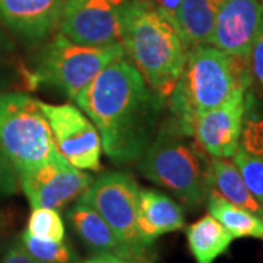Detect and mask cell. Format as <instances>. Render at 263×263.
Wrapping results in <instances>:
<instances>
[{
    "instance_id": "26",
    "label": "cell",
    "mask_w": 263,
    "mask_h": 263,
    "mask_svg": "<svg viewBox=\"0 0 263 263\" xmlns=\"http://www.w3.org/2000/svg\"><path fill=\"white\" fill-rule=\"evenodd\" d=\"M13 227V218L9 212H0V257L9 245V237Z\"/></svg>"
},
{
    "instance_id": "15",
    "label": "cell",
    "mask_w": 263,
    "mask_h": 263,
    "mask_svg": "<svg viewBox=\"0 0 263 263\" xmlns=\"http://www.w3.org/2000/svg\"><path fill=\"white\" fill-rule=\"evenodd\" d=\"M66 216L75 234L92 253L117 254L132 260L130 254L119 241L105 219L89 205L76 200Z\"/></svg>"
},
{
    "instance_id": "2",
    "label": "cell",
    "mask_w": 263,
    "mask_h": 263,
    "mask_svg": "<svg viewBox=\"0 0 263 263\" xmlns=\"http://www.w3.org/2000/svg\"><path fill=\"white\" fill-rule=\"evenodd\" d=\"M120 43L146 84L168 98L189 54L176 19L152 0H126Z\"/></svg>"
},
{
    "instance_id": "5",
    "label": "cell",
    "mask_w": 263,
    "mask_h": 263,
    "mask_svg": "<svg viewBox=\"0 0 263 263\" xmlns=\"http://www.w3.org/2000/svg\"><path fill=\"white\" fill-rule=\"evenodd\" d=\"M183 136L186 135L176 126L154 136L141 157V171L187 206L199 208L206 202L211 190L209 168H205L196 146Z\"/></svg>"
},
{
    "instance_id": "22",
    "label": "cell",
    "mask_w": 263,
    "mask_h": 263,
    "mask_svg": "<svg viewBox=\"0 0 263 263\" xmlns=\"http://www.w3.org/2000/svg\"><path fill=\"white\" fill-rule=\"evenodd\" d=\"M25 231L41 240L63 241L66 237L65 222L59 211L51 208H34Z\"/></svg>"
},
{
    "instance_id": "16",
    "label": "cell",
    "mask_w": 263,
    "mask_h": 263,
    "mask_svg": "<svg viewBox=\"0 0 263 263\" xmlns=\"http://www.w3.org/2000/svg\"><path fill=\"white\" fill-rule=\"evenodd\" d=\"M222 3L224 0H180L174 18L189 50L211 44Z\"/></svg>"
},
{
    "instance_id": "10",
    "label": "cell",
    "mask_w": 263,
    "mask_h": 263,
    "mask_svg": "<svg viewBox=\"0 0 263 263\" xmlns=\"http://www.w3.org/2000/svg\"><path fill=\"white\" fill-rule=\"evenodd\" d=\"M91 174L72 167L67 161L48 162L18 174V181L31 208L60 209L78 200L92 183Z\"/></svg>"
},
{
    "instance_id": "20",
    "label": "cell",
    "mask_w": 263,
    "mask_h": 263,
    "mask_svg": "<svg viewBox=\"0 0 263 263\" xmlns=\"http://www.w3.org/2000/svg\"><path fill=\"white\" fill-rule=\"evenodd\" d=\"M19 243L25 249V252L31 254L35 260L41 263H78L79 257L76 252L63 241L54 240H41L28 231H22L18 237Z\"/></svg>"
},
{
    "instance_id": "18",
    "label": "cell",
    "mask_w": 263,
    "mask_h": 263,
    "mask_svg": "<svg viewBox=\"0 0 263 263\" xmlns=\"http://www.w3.org/2000/svg\"><path fill=\"white\" fill-rule=\"evenodd\" d=\"M209 186L211 190L221 195L228 202L247 209L263 219V205L250 193L240 171L230 158L212 157L209 167Z\"/></svg>"
},
{
    "instance_id": "7",
    "label": "cell",
    "mask_w": 263,
    "mask_h": 263,
    "mask_svg": "<svg viewBox=\"0 0 263 263\" xmlns=\"http://www.w3.org/2000/svg\"><path fill=\"white\" fill-rule=\"evenodd\" d=\"M139 184L124 171H108L88 186L78 200L95 209L113 230L135 263H146L148 247L138 234Z\"/></svg>"
},
{
    "instance_id": "6",
    "label": "cell",
    "mask_w": 263,
    "mask_h": 263,
    "mask_svg": "<svg viewBox=\"0 0 263 263\" xmlns=\"http://www.w3.org/2000/svg\"><path fill=\"white\" fill-rule=\"evenodd\" d=\"M123 57L126 51L122 43L103 47L82 46L59 32L41 50L34 76L75 100L103 69Z\"/></svg>"
},
{
    "instance_id": "24",
    "label": "cell",
    "mask_w": 263,
    "mask_h": 263,
    "mask_svg": "<svg viewBox=\"0 0 263 263\" xmlns=\"http://www.w3.org/2000/svg\"><path fill=\"white\" fill-rule=\"evenodd\" d=\"M0 263H41L35 260L31 254L25 252V249L19 243V240L10 241L8 247L0 257Z\"/></svg>"
},
{
    "instance_id": "28",
    "label": "cell",
    "mask_w": 263,
    "mask_h": 263,
    "mask_svg": "<svg viewBox=\"0 0 263 263\" xmlns=\"http://www.w3.org/2000/svg\"><path fill=\"white\" fill-rule=\"evenodd\" d=\"M0 43H2V32H0ZM0 50H2V47H0Z\"/></svg>"
},
{
    "instance_id": "13",
    "label": "cell",
    "mask_w": 263,
    "mask_h": 263,
    "mask_svg": "<svg viewBox=\"0 0 263 263\" xmlns=\"http://www.w3.org/2000/svg\"><path fill=\"white\" fill-rule=\"evenodd\" d=\"M65 0H0V19L19 38L38 43L59 27Z\"/></svg>"
},
{
    "instance_id": "3",
    "label": "cell",
    "mask_w": 263,
    "mask_h": 263,
    "mask_svg": "<svg viewBox=\"0 0 263 263\" xmlns=\"http://www.w3.org/2000/svg\"><path fill=\"white\" fill-rule=\"evenodd\" d=\"M249 59L230 56L211 44L189 50L177 84L170 95L176 127L193 136L196 120L222 104L240 86L250 84Z\"/></svg>"
},
{
    "instance_id": "25",
    "label": "cell",
    "mask_w": 263,
    "mask_h": 263,
    "mask_svg": "<svg viewBox=\"0 0 263 263\" xmlns=\"http://www.w3.org/2000/svg\"><path fill=\"white\" fill-rule=\"evenodd\" d=\"M16 180H18L16 171L0 149V195L13 192Z\"/></svg>"
},
{
    "instance_id": "14",
    "label": "cell",
    "mask_w": 263,
    "mask_h": 263,
    "mask_svg": "<svg viewBox=\"0 0 263 263\" xmlns=\"http://www.w3.org/2000/svg\"><path fill=\"white\" fill-rule=\"evenodd\" d=\"M138 234L149 249L160 237L184 227V212L177 202L152 189H139L138 195Z\"/></svg>"
},
{
    "instance_id": "8",
    "label": "cell",
    "mask_w": 263,
    "mask_h": 263,
    "mask_svg": "<svg viewBox=\"0 0 263 263\" xmlns=\"http://www.w3.org/2000/svg\"><path fill=\"white\" fill-rule=\"evenodd\" d=\"M47 117L57 151L72 167L97 171L101 165L103 145L92 120L73 104L40 101Z\"/></svg>"
},
{
    "instance_id": "23",
    "label": "cell",
    "mask_w": 263,
    "mask_h": 263,
    "mask_svg": "<svg viewBox=\"0 0 263 263\" xmlns=\"http://www.w3.org/2000/svg\"><path fill=\"white\" fill-rule=\"evenodd\" d=\"M249 67L250 73L256 79V82L260 85L263 91V22L257 35L254 38L253 46L249 54Z\"/></svg>"
},
{
    "instance_id": "11",
    "label": "cell",
    "mask_w": 263,
    "mask_h": 263,
    "mask_svg": "<svg viewBox=\"0 0 263 263\" xmlns=\"http://www.w3.org/2000/svg\"><path fill=\"white\" fill-rule=\"evenodd\" d=\"M247 86L237 88L226 101L203 113L195 123L193 136L202 149L215 158H231L240 146Z\"/></svg>"
},
{
    "instance_id": "1",
    "label": "cell",
    "mask_w": 263,
    "mask_h": 263,
    "mask_svg": "<svg viewBox=\"0 0 263 263\" xmlns=\"http://www.w3.org/2000/svg\"><path fill=\"white\" fill-rule=\"evenodd\" d=\"M95 124L104 154L114 162L141 160L155 136L161 98L124 57L100 72L75 98Z\"/></svg>"
},
{
    "instance_id": "9",
    "label": "cell",
    "mask_w": 263,
    "mask_h": 263,
    "mask_svg": "<svg viewBox=\"0 0 263 263\" xmlns=\"http://www.w3.org/2000/svg\"><path fill=\"white\" fill-rule=\"evenodd\" d=\"M126 0H65L60 34L70 41L103 47L120 43L122 9Z\"/></svg>"
},
{
    "instance_id": "19",
    "label": "cell",
    "mask_w": 263,
    "mask_h": 263,
    "mask_svg": "<svg viewBox=\"0 0 263 263\" xmlns=\"http://www.w3.org/2000/svg\"><path fill=\"white\" fill-rule=\"evenodd\" d=\"M209 214L216 218L235 238H256L263 241V219L253 212L237 206L227 199L209 190L206 197Z\"/></svg>"
},
{
    "instance_id": "4",
    "label": "cell",
    "mask_w": 263,
    "mask_h": 263,
    "mask_svg": "<svg viewBox=\"0 0 263 263\" xmlns=\"http://www.w3.org/2000/svg\"><path fill=\"white\" fill-rule=\"evenodd\" d=\"M0 149L16 174L66 161L40 101L24 92L0 94Z\"/></svg>"
},
{
    "instance_id": "27",
    "label": "cell",
    "mask_w": 263,
    "mask_h": 263,
    "mask_svg": "<svg viewBox=\"0 0 263 263\" xmlns=\"http://www.w3.org/2000/svg\"><path fill=\"white\" fill-rule=\"evenodd\" d=\"M82 263H135L129 260V259H124L122 256H117V254L111 253H97L92 257L86 259Z\"/></svg>"
},
{
    "instance_id": "17",
    "label": "cell",
    "mask_w": 263,
    "mask_h": 263,
    "mask_svg": "<svg viewBox=\"0 0 263 263\" xmlns=\"http://www.w3.org/2000/svg\"><path fill=\"white\" fill-rule=\"evenodd\" d=\"M186 240L195 262L215 263L230 250L234 237L216 218L208 214L186 228Z\"/></svg>"
},
{
    "instance_id": "21",
    "label": "cell",
    "mask_w": 263,
    "mask_h": 263,
    "mask_svg": "<svg viewBox=\"0 0 263 263\" xmlns=\"http://www.w3.org/2000/svg\"><path fill=\"white\" fill-rule=\"evenodd\" d=\"M231 158L250 193L263 205V155L238 146Z\"/></svg>"
},
{
    "instance_id": "12",
    "label": "cell",
    "mask_w": 263,
    "mask_h": 263,
    "mask_svg": "<svg viewBox=\"0 0 263 263\" xmlns=\"http://www.w3.org/2000/svg\"><path fill=\"white\" fill-rule=\"evenodd\" d=\"M263 22V0H224L216 16L211 46L230 56L249 59Z\"/></svg>"
}]
</instances>
